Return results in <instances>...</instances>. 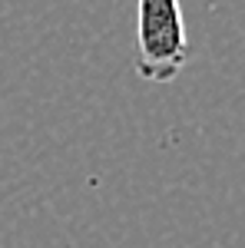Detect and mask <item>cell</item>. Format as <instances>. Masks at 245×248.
Listing matches in <instances>:
<instances>
[{
	"instance_id": "1",
	"label": "cell",
	"mask_w": 245,
	"mask_h": 248,
	"mask_svg": "<svg viewBox=\"0 0 245 248\" xmlns=\"http://www.w3.org/2000/svg\"><path fill=\"white\" fill-rule=\"evenodd\" d=\"M189 63V33L179 0H136V73L172 83Z\"/></svg>"
}]
</instances>
